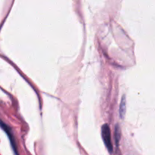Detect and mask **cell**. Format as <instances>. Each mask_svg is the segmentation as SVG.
<instances>
[{
	"label": "cell",
	"instance_id": "6da1fadb",
	"mask_svg": "<svg viewBox=\"0 0 155 155\" xmlns=\"http://www.w3.org/2000/svg\"><path fill=\"white\" fill-rule=\"evenodd\" d=\"M101 136L103 138L106 148L109 151V153H112L113 151L112 148V141H111V132L110 129L108 124H103L101 127Z\"/></svg>",
	"mask_w": 155,
	"mask_h": 155
},
{
	"label": "cell",
	"instance_id": "7a4b0ae2",
	"mask_svg": "<svg viewBox=\"0 0 155 155\" xmlns=\"http://www.w3.org/2000/svg\"><path fill=\"white\" fill-rule=\"evenodd\" d=\"M0 126H1L3 130H4L6 132V133H7L8 136H9V139H10V142H11V143H12V148H13V150H14V151H15V154H16L17 155H18V151H17V149H16V145H15V142H14V138H13V136H12V132H11L10 128H9V127H8V126H6L5 124H3V123L2 122V121H0Z\"/></svg>",
	"mask_w": 155,
	"mask_h": 155
},
{
	"label": "cell",
	"instance_id": "3957f363",
	"mask_svg": "<svg viewBox=\"0 0 155 155\" xmlns=\"http://www.w3.org/2000/svg\"><path fill=\"white\" fill-rule=\"evenodd\" d=\"M125 113H126V98L123 95L122 98L121 103H120L119 106V116L121 118L124 117Z\"/></svg>",
	"mask_w": 155,
	"mask_h": 155
},
{
	"label": "cell",
	"instance_id": "277c9868",
	"mask_svg": "<svg viewBox=\"0 0 155 155\" xmlns=\"http://www.w3.org/2000/svg\"><path fill=\"white\" fill-rule=\"evenodd\" d=\"M115 142H116V145L119 144V141L120 139V130L119 128V126L116 125L115 129Z\"/></svg>",
	"mask_w": 155,
	"mask_h": 155
}]
</instances>
